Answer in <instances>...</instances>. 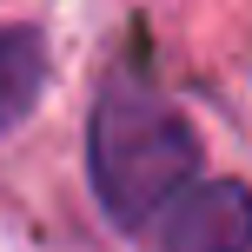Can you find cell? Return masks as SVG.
Wrapping results in <instances>:
<instances>
[{"label":"cell","mask_w":252,"mask_h":252,"mask_svg":"<svg viewBox=\"0 0 252 252\" xmlns=\"http://www.w3.org/2000/svg\"><path fill=\"white\" fill-rule=\"evenodd\" d=\"M87 173L113 226H153L199 173V133L139 73H113L93 100Z\"/></svg>","instance_id":"obj_1"},{"label":"cell","mask_w":252,"mask_h":252,"mask_svg":"<svg viewBox=\"0 0 252 252\" xmlns=\"http://www.w3.org/2000/svg\"><path fill=\"white\" fill-rule=\"evenodd\" d=\"M159 252H252V186L239 179H192L159 219Z\"/></svg>","instance_id":"obj_2"},{"label":"cell","mask_w":252,"mask_h":252,"mask_svg":"<svg viewBox=\"0 0 252 252\" xmlns=\"http://www.w3.org/2000/svg\"><path fill=\"white\" fill-rule=\"evenodd\" d=\"M47 93V40L40 27H0V133L20 126Z\"/></svg>","instance_id":"obj_3"}]
</instances>
